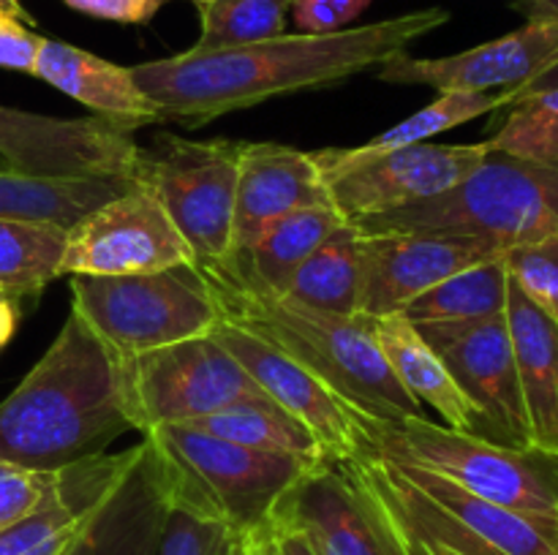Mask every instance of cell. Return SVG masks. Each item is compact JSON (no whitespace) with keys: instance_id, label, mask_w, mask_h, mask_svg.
<instances>
[{"instance_id":"ffe728a7","label":"cell","mask_w":558,"mask_h":555,"mask_svg":"<svg viewBox=\"0 0 558 555\" xmlns=\"http://www.w3.org/2000/svg\"><path fill=\"white\" fill-rule=\"evenodd\" d=\"M332 205L314 152L278 141H243L234 188V254L289 212Z\"/></svg>"},{"instance_id":"8fae6325","label":"cell","mask_w":558,"mask_h":555,"mask_svg":"<svg viewBox=\"0 0 558 555\" xmlns=\"http://www.w3.org/2000/svg\"><path fill=\"white\" fill-rule=\"evenodd\" d=\"M180 264H196L189 243L163 207L134 183L65 232L58 272L145 275Z\"/></svg>"},{"instance_id":"83f0119b","label":"cell","mask_w":558,"mask_h":555,"mask_svg":"<svg viewBox=\"0 0 558 555\" xmlns=\"http://www.w3.org/2000/svg\"><path fill=\"white\" fill-rule=\"evenodd\" d=\"M183 428L202 430V433L254 446V449L281 452V455L305 457V460H330L327 452L322 449L319 439L287 408L272 403L270 397L234 403L221 411L194 419Z\"/></svg>"},{"instance_id":"74e56055","label":"cell","mask_w":558,"mask_h":555,"mask_svg":"<svg viewBox=\"0 0 558 555\" xmlns=\"http://www.w3.org/2000/svg\"><path fill=\"white\" fill-rule=\"evenodd\" d=\"M41 41L44 36L33 33L22 20L0 14V69L22 71V74L33 76Z\"/></svg>"},{"instance_id":"30bf717a","label":"cell","mask_w":558,"mask_h":555,"mask_svg":"<svg viewBox=\"0 0 558 555\" xmlns=\"http://www.w3.org/2000/svg\"><path fill=\"white\" fill-rule=\"evenodd\" d=\"M145 435H153L202 495L243 533L270 522L283 495L325 462L254 449L183 424H167Z\"/></svg>"},{"instance_id":"1f68e13d","label":"cell","mask_w":558,"mask_h":555,"mask_svg":"<svg viewBox=\"0 0 558 555\" xmlns=\"http://www.w3.org/2000/svg\"><path fill=\"white\" fill-rule=\"evenodd\" d=\"M65 229L49 223L0 221V288L14 297H38L58 281Z\"/></svg>"},{"instance_id":"277c9868","label":"cell","mask_w":558,"mask_h":555,"mask_svg":"<svg viewBox=\"0 0 558 555\" xmlns=\"http://www.w3.org/2000/svg\"><path fill=\"white\" fill-rule=\"evenodd\" d=\"M349 466L401 531L456 555H558V522L469 493L430 468L360 444Z\"/></svg>"},{"instance_id":"4dcf8cb0","label":"cell","mask_w":558,"mask_h":555,"mask_svg":"<svg viewBox=\"0 0 558 555\" xmlns=\"http://www.w3.org/2000/svg\"><path fill=\"white\" fill-rule=\"evenodd\" d=\"M283 297L341 316H357L360 232L347 223L303 261Z\"/></svg>"},{"instance_id":"ab89813d","label":"cell","mask_w":558,"mask_h":555,"mask_svg":"<svg viewBox=\"0 0 558 555\" xmlns=\"http://www.w3.org/2000/svg\"><path fill=\"white\" fill-rule=\"evenodd\" d=\"M270 531L281 555H316L305 533L298 526H292V522L281 520V517H270Z\"/></svg>"},{"instance_id":"7402d4cb","label":"cell","mask_w":558,"mask_h":555,"mask_svg":"<svg viewBox=\"0 0 558 555\" xmlns=\"http://www.w3.org/2000/svg\"><path fill=\"white\" fill-rule=\"evenodd\" d=\"M120 460L123 452H104L54 471V482L41 504L0 531V555H65Z\"/></svg>"},{"instance_id":"cb8c5ba5","label":"cell","mask_w":558,"mask_h":555,"mask_svg":"<svg viewBox=\"0 0 558 555\" xmlns=\"http://www.w3.org/2000/svg\"><path fill=\"white\" fill-rule=\"evenodd\" d=\"M363 319L368 321L376 346L385 354L396 379L401 381L403 390L420 406L434 408L441 417V424H447V428L483 435L477 411L461 392V386L456 384V379L447 370V365L441 362L439 354L434 351V346L425 341L417 324H412L401 313L374 316V319L363 316Z\"/></svg>"},{"instance_id":"e575fe53","label":"cell","mask_w":558,"mask_h":555,"mask_svg":"<svg viewBox=\"0 0 558 555\" xmlns=\"http://www.w3.org/2000/svg\"><path fill=\"white\" fill-rule=\"evenodd\" d=\"M505 264L529 303L558 326V234L512 245L505 250Z\"/></svg>"},{"instance_id":"9a60e30c","label":"cell","mask_w":558,"mask_h":555,"mask_svg":"<svg viewBox=\"0 0 558 555\" xmlns=\"http://www.w3.org/2000/svg\"><path fill=\"white\" fill-rule=\"evenodd\" d=\"M140 141L96 118H49L0 103V156L11 172L36 177L129 174Z\"/></svg>"},{"instance_id":"d4e9b609","label":"cell","mask_w":558,"mask_h":555,"mask_svg":"<svg viewBox=\"0 0 558 555\" xmlns=\"http://www.w3.org/2000/svg\"><path fill=\"white\" fill-rule=\"evenodd\" d=\"M341 226H347V221L338 215L332 205L289 212V215L278 218L270 226L262 229L259 237L243 254L232 256L227 264L216 267V270L229 272L243 286L256 288V292L283 294L294 272L303 267V261Z\"/></svg>"},{"instance_id":"52a82bcc","label":"cell","mask_w":558,"mask_h":555,"mask_svg":"<svg viewBox=\"0 0 558 555\" xmlns=\"http://www.w3.org/2000/svg\"><path fill=\"white\" fill-rule=\"evenodd\" d=\"M69 288L71 308L120 359L210 335L221 321L210 283L196 264L145 275H71Z\"/></svg>"},{"instance_id":"f35d334b","label":"cell","mask_w":558,"mask_h":555,"mask_svg":"<svg viewBox=\"0 0 558 555\" xmlns=\"http://www.w3.org/2000/svg\"><path fill=\"white\" fill-rule=\"evenodd\" d=\"M69 9L93 20L120 22V25H145L161 11L167 0H63Z\"/></svg>"},{"instance_id":"ac0fdd59","label":"cell","mask_w":558,"mask_h":555,"mask_svg":"<svg viewBox=\"0 0 558 555\" xmlns=\"http://www.w3.org/2000/svg\"><path fill=\"white\" fill-rule=\"evenodd\" d=\"M558 60V16L529 20L507 36L447 58H409V52L376 69L387 85L434 87L436 92H488L526 85Z\"/></svg>"},{"instance_id":"7dc6e473","label":"cell","mask_w":558,"mask_h":555,"mask_svg":"<svg viewBox=\"0 0 558 555\" xmlns=\"http://www.w3.org/2000/svg\"><path fill=\"white\" fill-rule=\"evenodd\" d=\"M191 3H194L196 9H205V5H207V3H213V0H191Z\"/></svg>"},{"instance_id":"44dd1931","label":"cell","mask_w":558,"mask_h":555,"mask_svg":"<svg viewBox=\"0 0 558 555\" xmlns=\"http://www.w3.org/2000/svg\"><path fill=\"white\" fill-rule=\"evenodd\" d=\"M33 76L131 134L145 125L163 123L158 107L136 85L129 65L109 63L74 44L44 38Z\"/></svg>"},{"instance_id":"8d00e7d4","label":"cell","mask_w":558,"mask_h":555,"mask_svg":"<svg viewBox=\"0 0 558 555\" xmlns=\"http://www.w3.org/2000/svg\"><path fill=\"white\" fill-rule=\"evenodd\" d=\"M374 0H294L292 20L298 33H336L352 25Z\"/></svg>"},{"instance_id":"d590c367","label":"cell","mask_w":558,"mask_h":555,"mask_svg":"<svg viewBox=\"0 0 558 555\" xmlns=\"http://www.w3.org/2000/svg\"><path fill=\"white\" fill-rule=\"evenodd\" d=\"M54 482V471H33L0 460V531L31 515Z\"/></svg>"},{"instance_id":"6da1fadb","label":"cell","mask_w":558,"mask_h":555,"mask_svg":"<svg viewBox=\"0 0 558 555\" xmlns=\"http://www.w3.org/2000/svg\"><path fill=\"white\" fill-rule=\"evenodd\" d=\"M447 22L450 11L430 5L336 33H281L240 47H191L129 69L163 123L202 128L270 98L338 87L381 69Z\"/></svg>"},{"instance_id":"60d3db41","label":"cell","mask_w":558,"mask_h":555,"mask_svg":"<svg viewBox=\"0 0 558 555\" xmlns=\"http://www.w3.org/2000/svg\"><path fill=\"white\" fill-rule=\"evenodd\" d=\"M558 87V60L554 65H548V69L543 71V74H537L534 79H529L526 85L521 87H512V90H501L499 98H501V107H507V103H518L523 101V98L529 96H537V92H545V90H556Z\"/></svg>"},{"instance_id":"ee69618b","label":"cell","mask_w":558,"mask_h":555,"mask_svg":"<svg viewBox=\"0 0 558 555\" xmlns=\"http://www.w3.org/2000/svg\"><path fill=\"white\" fill-rule=\"evenodd\" d=\"M245 555H281L276 539H272L270 522H265V526L245 536Z\"/></svg>"},{"instance_id":"4316f807","label":"cell","mask_w":558,"mask_h":555,"mask_svg":"<svg viewBox=\"0 0 558 555\" xmlns=\"http://www.w3.org/2000/svg\"><path fill=\"white\" fill-rule=\"evenodd\" d=\"M501 98L499 92H439L436 101L414 112L412 118L401 120L392 128L381 131L379 136L368 139L365 145L357 147H327V150H314L316 163H319L322 174H332L338 169L349 166V163L365 161V158L385 156L390 150H401V147L423 145L430 141L436 134L458 128V125L469 123L483 114L499 112Z\"/></svg>"},{"instance_id":"5bb4252c","label":"cell","mask_w":558,"mask_h":555,"mask_svg":"<svg viewBox=\"0 0 558 555\" xmlns=\"http://www.w3.org/2000/svg\"><path fill=\"white\" fill-rule=\"evenodd\" d=\"M172 493V460L153 435L123 452L65 555H156Z\"/></svg>"},{"instance_id":"e0dca14e","label":"cell","mask_w":558,"mask_h":555,"mask_svg":"<svg viewBox=\"0 0 558 555\" xmlns=\"http://www.w3.org/2000/svg\"><path fill=\"white\" fill-rule=\"evenodd\" d=\"M272 517L292 522L316 555H403L381 506L349 460H325L305 473Z\"/></svg>"},{"instance_id":"7c38bea8","label":"cell","mask_w":558,"mask_h":555,"mask_svg":"<svg viewBox=\"0 0 558 555\" xmlns=\"http://www.w3.org/2000/svg\"><path fill=\"white\" fill-rule=\"evenodd\" d=\"M420 332L474 406L485 439L529 449L532 441L507 316L420 324Z\"/></svg>"},{"instance_id":"8992f818","label":"cell","mask_w":558,"mask_h":555,"mask_svg":"<svg viewBox=\"0 0 558 555\" xmlns=\"http://www.w3.org/2000/svg\"><path fill=\"white\" fill-rule=\"evenodd\" d=\"M360 234L441 232L512 248L558 234V163L494 152L461 185L434 199L357 223Z\"/></svg>"},{"instance_id":"836d02e7","label":"cell","mask_w":558,"mask_h":555,"mask_svg":"<svg viewBox=\"0 0 558 555\" xmlns=\"http://www.w3.org/2000/svg\"><path fill=\"white\" fill-rule=\"evenodd\" d=\"M488 147L523 161L558 163V87L512 103L510 118L490 136Z\"/></svg>"},{"instance_id":"9c48e42d","label":"cell","mask_w":558,"mask_h":555,"mask_svg":"<svg viewBox=\"0 0 558 555\" xmlns=\"http://www.w3.org/2000/svg\"><path fill=\"white\" fill-rule=\"evenodd\" d=\"M123 397L131 424L145 435L267 395L216 337L202 335L123 359Z\"/></svg>"},{"instance_id":"7a4b0ae2","label":"cell","mask_w":558,"mask_h":555,"mask_svg":"<svg viewBox=\"0 0 558 555\" xmlns=\"http://www.w3.org/2000/svg\"><path fill=\"white\" fill-rule=\"evenodd\" d=\"M123 359L74 308L25 379L0 403V460L60 471L131 433Z\"/></svg>"},{"instance_id":"681fc988","label":"cell","mask_w":558,"mask_h":555,"mask_svg":"<svg viewBox=\"0 0 558 555\" xmlns=\"http://www.w3.org/2000/svg\"><path fill=\"white\" fill-rule=\"evenodd\" d=\"M0 14H9V11H3V9H0Z\"/></svg>"},{"instance_id":"d6a6232c","label":"cell","mask_w":558,"mask_h":555,"mask_svg":"<svg viewBox=\"0 0 558 555\" xmlns=\"http://www.w3.org/2000/svg\"><path fill=\"white\" fill-rule=\"evenodd\" d=\"M294 0H213L199 9L202 33L194 47L221 49L265 41L287 33Z\"/></svg>"},{"instance_id":"ba28073f","label":"cell","mask_w":558,"mask_h":555,"mask_svg":"<svg viewBox=\"0 0 558 555\" xmlns=\"http://www.w3.org/2000/svg\"><path fill=\"white\" fill-rule=\"evenodd\" d=\"M243 141L161 131L140 145L131 180L163 207L189 243L196 267H221L234 254V188Z\"/></svg>"},{"instance_id":"7bdbcfd3","label":"cell","mask_w":558,"mask_h":555,"mask_svg":"<svg viewBox=\"0 0 558 555\" xmlns=\"http://www.w3.org/2000/svg\"><path fill=\"white\" fill-rule=\"evenodd\" d=\"M387 520H390V517H387ZM390 526H392V531H396L398 542H401L403 555H456V553H450V550L441 547V544L425 542V539H417V536H412V533L401 531V528H398L392 520H390Z\"/></svg>"},{"instance_id":"4fadbf2b","label":"cell","mask_w":558,"mask_h":555,"mask_svg":"<svg viewBox=\"0 0 558 555\" xmlns=\"http://www.w3.org/2000/svg\"><path fill=\"white\" fill-rule=\"evenodd\" d=\"M490 156L488 141L477 145H423L401 147L385 156L349 163L327 174V190L338 215L357 226L374 215L401 210L407 205L434 199L461 185Z\"/></svg>"},{"instance_id":"484cf974","label":"cell","mask_w":558,"mask_h":555,"mask_svg":"<svg viewBox=\"0 0 558 555\" xmlns=\"http://www.w3.org/2000/svg\"><path fill=\"white\" fill-rule=\"evenodd\" d=\"M129 174L107 177H36L0 172V221L49 223L69 232L87 212L131 188Z\"/></svg>"},{"instance_id":"b9f144b4","label":"cell","mask_w":558,"mask_h":555,"mask_svg":"<svg viewBox=\"0 0 558 555\" xmlns=\"http://www.w3.org/2000/svg\"><path fill=\"white\" fill-rule=\"evenodd\" d=\"M20 297H14L11 292L0 288V351L11 343V337L16 335V326H20Z\"/></svg>"},{"instance_id":"5b68a950","label":"cell","mask_w":558,"mask_h":555,"mask_svg":"<svg viewBox=\"0 0 558 555\" xmlns=\"http://www.w3.org/2000/svg\"><path fill=\"white\" fill-rule=\"evenodd\" d=\"M357 424L360 444L368 449L430 468L490 504L558 522V457L554 455L461 433L425 414L401 419L357 414Z\"/></svg>"},{"instance_id":"d6986e66","label":"cell","mask_w":558,"mask_h":555,"mask_svg":"<svg viewBox=\"0 0 558 555\" xmlns=\"http://www.w3.org/2000/svg\"><path fill=\"white\" fill-rule=\"evenodd\" d=\"M210 335L243 365L272 403L287 408L319 439L330 460H347L360 449L357 414L311 370L234 321L221 319Z\"/></svg>"},{"instance_id":"3957f363","label":"cell","mask_w":558,"mask_h":555,"mask_svg":"<svg viewBox=\"0 0 558 555\" xmlns=\"http://www.w3.org/2000/svg\"><path fill=\"white\" fill-rule=\"evenodd\" d=\"M202 272L210 283L221 319L234 321L281 348L327 390L336 392L352 411L371 419L423 414V406L403 390L387 365L363 316L330 313L283 294L256 292L216 267Z\"/></svg>"},{"instance_id":"f546056e","label":"cell","mask_w":558,"mask_h":555,"mask_svg":"<svg viewBox=\"0 0 558 555\" xmlns=\"http://www.w3.org/2000/svg\"><path fill=\"white\" fill-rule=\"evenodd\" d=\"M507 283H510V272L501 254L445 278L434 288L420 294L414 303H409L401 316H407L417 326L499 316L507 310Z\"/></svg>"},{"instance_id":"bcb514c9","label":"cell","mask_w":558,"mask_h":555,"mask_svg":"<svg viewBox=\"0 0 558 555\" xmlns=\"http://www.w3.org/2000/svg\"><path fill=\"white\" fill-rule=\"evenodd\" d=\"M0 9L9 11L11 16H16V20H22V22H25V25H33L31 14H27V11L22 9V0H0Z\"/></svg>"},{"instance_id":"f1b7e54d","label":"cell","mask_w":558,"mask_h":555,"mask_svg":"<svg viewBox=\"0 0 558 555\" xmlns=\"http://www.w3.org/2000/svg\"><path fill=\"white\" fill-rule=\"evenodd\" d=\"M245 536L172 460V493L156 555H245Z\"/></svg>"},{"instance_id":"2e32d148","label":"cell","mask_w":558,"mask_h":555,"mask_svg":"<svg viewBox=\"0 0 558 555\" xmlns=\"http://www.w3.org/2000/svg\"><path fill=\"white\" fill-rule=\"evenodd\" d=\"M505 248L490 239L441 232L360 234L357 316L403 313L409 303L445 278L496 259Z\"/></svg>"},{"instance_id":"603a6c76","label":"cell","mask_w":558,"mask_h":555,"mask_svg":"<svg viewBox=\"0 0 558 555\" xmlns=\"http://www.w3.org/2000/svg\"><path fill=\"white\" fill-rule=\"evenodd\" d=\"M505 316L526 408L529 441L534 449L558 457V326L529 303L512 278L507 283Z\"/></svg>"},{"instance_id":"c3c4849f","label":"cell","mask_w":558,"mask_h":555,"mask_svg":"<svg viewBox=\"0 0 558 555\" xmlns=\"http://www.w3.org/2000/svg\"><path fill=\"white\" fill-rule=\"evenodd\" d=\"M0 172H11V166H9V163H5L3 156H0Z\"/></svg>"},{"instance_id":"f6af8a7d","label":"cell","mask_w":558,"mask_h":555,"mask_svg":"<svg viewBox=\"0 0 558 555\" xmlns=\"http://www.w3.org/2000/svg\"><path fill=\"white\" fill-rule=\"evenodd\" d=\"M529 20H545V16H558V0H523L521 5Z\"/></svg>"}]
</instances>
